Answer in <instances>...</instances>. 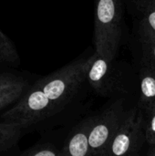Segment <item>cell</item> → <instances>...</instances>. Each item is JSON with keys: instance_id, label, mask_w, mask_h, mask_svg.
<instances>
[{"instance_id": "5", "label": "cell", "mask_w": 155, "mask_h": 156, "mask_svg": "<svg viewBox=\"0 0 155 156\" xmlns=\"http://www.w3.org/2000/svg\"><path fill=\"white\" fill-rule=\"evenodd\" d=\"M95 58L90 66L87 79L97 91L104 92L111 80L114 56L103 52H95Z\"/></svg>"}, {"instance_id": "15", "label": "cell", "mask_w": 155, "mask_h": 156, "mask_svg": "<svg viewBox=\"0 0 155 156\" xmlns=\"http://www.w3.org/2000/svg\"><path fill=\"white\" fill-rule=\"evenodd\" d=\"M151 156H155V149L154 148L153 149V152H152V154H151Z\"/></svg>"}, {"instance_id": "6", "label": "cell", "mask_w": 155, "mask_h": 156, "mask_svg": "<svg viewBox=\"0 0 155 156\" xmlns=\"http://www.w3.org/2000/svg\"><path fill=\"white\" fill-rule=\"evenodd\" d=\"M27 82L11 74H0V110L19 100L26 90Z\"/></svg>"}, {"instance_id": "13", "label": "cell", "mask_w": 155, "mask_h": 156, "mask_svg": "<svg viewBox=\"0 0 155 156\" xmlns=\"http://www.w3.org/2000/svg\"><path fill=\"white\" fill-rule=\"evenodd\" d=\"M147 119L144 120L145 139L153 147L155 146V106L146 110Z\"/></svg>"}, {"instance_id": "9", "label": "cell", "mask_w": 155, "mask_h": 156, "mask_svg": "<svg viewBox=\"0 0 155 156\" xmlns=\"http://www.w3.org/2000/svg\"><path fill=\"white\" fill-rule=\"evenodd\" d=\"M137 34L142 48V59L155 67V34L140 21H138Z\"/></svg>"}, {"instance_id": "8", "label": "cell", "mask_w": 155, "mask_h": 156, "mask_svg": "<svg viewBox=\"0 0 155 156\" xmlns=\"http://www.w3.org/2000/svg\"><path fill=\"white\" fill-rule=\"evenodd\" d=\"M142 101L146 110L155 106V67L142 59L140 70Z\"/></svg>"}, {"instance_id": "16", "label": "cell", "mask_w": 155, "mask_h": 156, "mask_svg": "<svg viewBox=\"0 0 155 156\" xmlns=\"http://www.w3.org/2000/svg\"><path fill=\"white\" fill-rule=\"evenodd\" d=\"M153 148H154V149H155V146H154V147H153Z\"/></svg>"}, {"instance_id": "4", "label": "cell", "mask_w": 155, "mask_h": 156, "mask_svg": "<svg viewBox=\"0 0 155 156\" xmlns=\"http://www.w3.org/2000/svg\"><path fill=\"white\" fill-rule=\"evenodd\" d=\"M124 116L120 111H110L95 121L89 130V144L92 156H103Z\"/></svg>"}, {"instance_id": "14", "label": "cell", "mask_w": 155, "mask_h": 156, "mask_svg": "<svg viewBox=\"0 0 155 156\" xmlns=\"http://www.w3.org/2000/svg\"><path fill=\"white\" fill-rule=\"evenodd\" d=\"M21 156H61V154L52 147L41 146V147L31 149L24 153Z\"/></svg>"}, {"instance_id": "3", "label": "cell", "mask_w": 155, "mask_h": 156, "mask_svg": "<svg viewBox=\"0 0 155 156\" xmlns=\"http://www.w3.org/2000/svg\"><path fill=\"white\" fill-rule=\"evenodd\" d=\"M144 133V119L141 112L132 110L124 116L103 156H132L141 146Z\"/></svg>"}, {"instance_id": "11", "label": "cell", "mask_w": 155, "mask_h": 156, "mask_svg": "<svg viewBox=\"0 0 155 156\" xmlns=\"http://www.w3.org/2000/svg\"><path fill=\"white\" fill-rule=\"evenodd\" d=\"M131 2L138 14V21L155 34V0H131Z\"/></svg>"}, {"instance_id": "10", "label": "cell", "mask_w": 155, "mask_h": 156, "mask_svg": "<svg viewBox=\"0 0 155 156\" xmlns=\"http://www.w3.org/2000/svg\"><path fill=\"white\" fill-rule=\"evenodd\" d=\"M23 128L16 123L0 122V154L12 148L21 136Z\"/></svg>"}, {"instance_id": "17", "label": "cell", "mask_w": 155, "mask_h": 156, "mask_svg": "<svg viewBox=\"0 0 155 156\" xmlns=\"http://www.w3.org/2000/svg\"><path fill=\"white\" fill-rule=\"evenodd\" d=\"M128 1H131V0H128Z\"/></svg>"}, {"instance_id": "1", "label": "cell", "mask_w": 155, "mask_h": 156, "mask_svg": "<svg viewBox=\"0 0 155 156\" xmlns=\"http://www.w3.org/2000/svg\"><path fill=\"white\" fill-rule=\"evenodd\" d=\"M94 58L95 54L93 53L90 57L76 59L36 82L56 112L68 102L87 78Z\"/></svg>"}, {"instance_id": "7", "label": "cell", "mask_w": 155, "mask_h": 156, "mask_svg": "<svg viewBox=\"0 0 155 156\" xmlns=\"http://www.w3.org/2000/svg\"><path fill=\"white\" fill-rule=\"evenodd\" d=\"M90 122L82 124L75 130L66 142L61 156H92L89 144V130Z\"/></svg>"}, {"instance_id": "12", "label": "cell", "mask_w": 155, "mask_h": 156, "mask_svg": "<svg viewBox=\"0 0 155 156\" xmlns=\"http://www.w3.org/2000/svg\"><path fill=\"white\" fill-rule=\"evenodd\" d=\"M18 60V55L14 44L0 30V63H14Z\"/></svg>"}, {"instance_id": "2", "label": "cell", "mask_w": 155, "mask_h": 156, "mask_svg": "<svg viewBox=\"0 0 155 156\" xmlns=\"http://www.w3.org/2000/svg\"><path fill=\"white\" fill-rule=\"evenodd\" d=\"M123 0H96L94 14L95 52L116 57L122 37Z\"/></svg>"}]
</instances>
